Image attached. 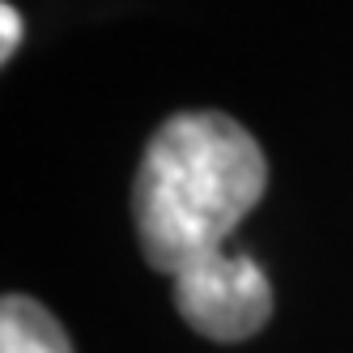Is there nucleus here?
<instances>
[{"label": "nucleus", "instance_id": "3", "mask_svg": "<svg viewBox=\"0 0 353 353\" xmlns=\"http://www.w3.org/2000/svg\"><path fill=\"white\" fill-rule=\"evenodd\" d=\"M0 353H72L60 319L26 294L0 302Z\"/></svg>", "mask_w": 353, "mask_h": 353}, {"label": "nucleus", "instance_id": "2", "mask_svg": "<svg viewBox=\"0 0 353 353\" xmlns=\"http://www.w3.org/2000/svg\"><path fill=\"white\" fill-rule=\"evenodd\" d=\"M174 307L200 336L230 345L256 336L268 323L272 290L264 268L247 251H225V256L174 276Z\"/></svg>", "mask_w": 353, "mask_h": 353}, {"label": "nucleus", "instance_id": "4", "mask_svg": "<svg viewBox=\"0 0 353 353\" xmlns=\"http://www.w3.org/2000/svg\"><path fill=\"white\" fill-rule=\"evenodd\" d=\"M0 30H5V39H0V56L13 60L17 43H21V17H17L13 5H0Z\"/></svg>", "mask_w": 353, "mask_h": 353}, {"label": "nucleus", "instance_id": "1", "mask_svg": "<svg viewBox=\"0 0 353 353\" xmlns=\"http://www.w3.org/2000/svg\"><path fill=\"white\" fill-rule=\"evenodd\" d=\"M264 183V154L239 119L221 111L170 115L149 137L132 188L145 260L166 276H183L225 256Z\"/></svg>", "mask_w": 353, "mask_h": 353}]
</instances>
